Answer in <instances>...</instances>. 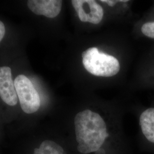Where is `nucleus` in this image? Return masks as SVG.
I'll use <instances>...</instances> for the list:
<instances>
[{
  "mask_svg": "<svg viewBox=\"0 0 154 154\" xmlns=\"http://www.w3.org/2000/svg\"><path fill=\"white\" fill-rule=\"evenodd\" d=\"M74 125L77 149L82 154L97 151L109 136L103 118L91 110L78 112L74 118Z\"/></svg>",
  "mask_w": 154,
  "mask_h": 154,
  "instance_id": "f257e3e1",
  "label": "nucleus"
},
{
  "mask_svg": "<svg viewBox=\"0 0 154 154\" xmlns=\"http://www.w3.org/2000/svg\"><path fill=\"white\" fill-rule=\"evenodd\" d=\"M14 82L22 111L28 114L37 112L41 106V99L31 81L25 75L20 74L16 78Z\"/></svg>",
  "mask_w": 154,
  "mask_h": 154,
  "instance_id": "f03ea898",
  "label": "nucleus"
},
{
  "mask_svg": "<svg viewBox=\"0 0 154 154\" xmlns=\"http://www.w3.org/2000/svg\"><path fill=\"white\" fill-rule=\"evenodd\" d=\"M0 97L9 106L17 104L18 97L12 79L11 69L8 66L0 67Z\"/></svg>",
  "mask_w": 154,
  "mask_h": 154,
  "instance_id": "7ed1b4c3",
  "label": "nucleus"
},
{
  "mask_svg": "<svg viewBox=\"0 0 154 154\" xmlns=\"http://www.w3.org/2000/svg\"><path fill=\"white\" fill-rule=\"evenodd\" d=\"M28 8L33 13L48 18H55L61 12L62 1L61 0H29Z\"/></svg>",
  "mask_w": 154,
  "mask_h": 154,
  "instance_id": "20e7f679",
  "label": "nucleus"
},
{
  "mask_svg": "<svg viewBox=\"0 0 154 154\" xmlns=\"http://www.w3.org/2000/svg\"><path fill=\"white\" fill-rule=\"evenodd\" d=\"M140 125L147 139L154 143V108H149L140 116Z\"/></svg>",
  "mask_w": 154,
  "mask_h": 154,
  "instance_id": "39448f33",
  "label": "nucleus"
},
{
  "mask_svg": "<svg viewBox=\"0 0 154 154\" xmlns=\"http://www.w3.org/2000/svg\"><path fill=\"white\" fill-rule=\"evenodd\" d=\"M33 154H64V150L60 145L50 140H45L35 148Z\"/></svg>",
  "mask_w": 154,
  "mask_h": 154,
  "instance_id": "423d86ee",
  "label": "nucleus"
},
{
  "mask_svg": "<svg viewBox=\"0 0 154 154\" xmlns=\"http://www.w3.org/2000/svg\"><path fill=\"white\" fill-rule=\"evenodd\" d=\"M141 30L144 35L154 38V22L145 23L142 25Z\"/></svg>",
  "mask_w": 154,
  "mask_h": 154,
  "instance_id": "0eeeda50",
  "label": "nucleus"
},
{
  "mask_svg": "<svg viewBox=\"0 0 154 154\" xmlns=\"http://www.w3.org/2000/svg\"><path fill=\"white\" fill-rule=\"evenodd\" d=\"M5 34V27L4 23L0 21V42L4 38Z\"/></svg>",
  "mask_w": 154,
  "mask_h": 154,
  "instance_id": "6e6552de",
  "label": "nucleus"
},
{
  "mask_svg": "<svg viewBox=\"0 0 154 154\" xmlns=\"http://www.w3.org/2000/svg\"><path fill=\"white\" fill-rule=\"evenodd\" d=\"M102 2H104L107 4V5L110 6H114L116 4L119 2H121V1H115V0H101L100 1Z\"/></svg>",
  "mask_w": 154,
  "mask_h": 154,
  "instance_id": "1a4fd4ad",
  "label": "nucleus"
}]
</instances>
